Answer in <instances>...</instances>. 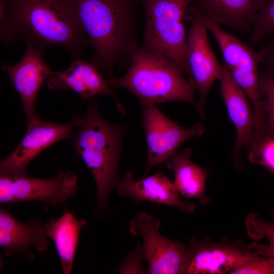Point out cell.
Masks as SVG:
<instances>
[{
    "label": "cell",
    "instance_id": "cell-25",
    "mask_svg": "<svg viewBox=\"0 0 274 274\" xmlns=\"http://www.w3.org/2000/svg\"><path fill=\"white\" fill-rule=\"evenodd\" d=\"M258 88L267 111L274 109V78L263 72L258 75Z\"/></svg>",
    "mask_w": 274,
    "mask_h": 274
},
{
    "label": "cell",
    "instance_id": "cell-5",
    "mask_svg": "<svg viewBox=\"0 0 274 274\" xmlns=\"http://www.w3.org/2000/svg\"><path fill=\"white\" fill-rule=\"evenodd\" d=\"M192 0H140L145 16L141 47L161 54L173 61L189 81L186 56L187 34L184 25Z\"/></svg>",
    "mask_w": 274,
    "mask_h": 274
},
{
    "label": "cell",
    "instance_id": "cell-9",
    "mask_svg": "<svg viewBox=\"0 0 274 274\" xmlns=\"http://www.w3.org/2000/svg\"><path fill=\"white\" fill-rule=\"evenodd\" d=\"M75 119L64 124L36 120L27 124L26 133L17 147L0 164L1 175L14 177L28 176L26 169L31 160L44 149L69 137Z\"/></svg>",
    "mask_w": 274,
    "mask_h": 274
},
{
    "label": "cell",
    "instance_id": "cell-12",
    "mask_svg": "<svg viewBox=\"0 0 274 274\" xmlns=\"http://www.w3.org/2000/svg\"><path fill=\"white\" fill-rule=\"evenodd\" d=\"M115 187L119 195L130 197L136 204L148 200L175 207L188 213L195 209L192 203L181 199L174 183L161 171L138 180L131 172H127Z\"/></svg>",
    "mask_w": 274,
    "mask_h": 274
},
{
    "label": "cell",
    "instance_id": "cell-18",
    "mask_svg": "<svg viewBox=\"0 0 274 274\" xmlns=\"http://www.w3.org/2000/svg\"><path fill=\"white\" fill-rule=\"evenodd\" d=\"M187 14L196 17L206 25L215 39L222 52L224 64L233 70L258 73L262 59L260 49L255 50L236 37L223 29L220 24L189 6Z\"/></svg>",
    "mask_w": 274,
    "mask_h": 274
},
{
    "label": "cell",
    "instance_id": "cell-6",
    "mask_svg": "<svg viewBox=\"0 0 274 274\" xmlns=\"http://www.w3.org/2000/svg\"><path fill=\"white\" fill-rule=\"evenodd\" d=\"M160 221L144 212L138 213L128 225L129 232L141 236L145 260L149 274L185 273L190 258L189 247L168 239L159 229Z\"/></svg>",
    "mask_w": 274,
    "mask_h": 274
},
{
    "label": "cell",
    "instance_id": "cell-8",
    "mask_svg": "<svg viewBox=\"0 0 274 274\" xmlns=\"http://www.w3.org/2000/svg\"><path fill=\"white\" fill-rule=\"evenodd\" d=\"M188 18L191 20L186 49L189 81L198 90L197 109L203 118L207 96L214 82L220 79L222 65L209 44L206 25L195 16L189 15Z\"/></svg>",
    "mask_w": 274,
    "mask_h": 274
},
{
    "label": "cell",
    "instance_id": "cell-10",
    "mask_svg": "<svg viewBox=\"0 0 274 274\" xmlns=\"http://www.w3.org/2000/svg\"><path fill=\"white\" fill-rule=\"evenodd\" d=\"M43 53L27 46L22 59L14 65L8 62L2 65L9 79L21 98L26 114L27 124L39 118L35 110L39 91L45 80L54 71L44 61Z\"/></svg>",
    "mask_w": 274,
    "mask_h": 274
},
{
    "label": "cell",
    "instance_id": "cell-13",
    "mask_svg": "<svg viewBox=\"0 0 274 274\" xmlns=\"http://www.w3.org/2000/svg\"><path fill=\"white\" fill-rule=\"evenodd\" d=\"M186 274H223L258 255L234 245L192 243Z\"/></svg>",
    "mask_w": 274,
    "mask_h": 274
},
{
    "label": "cell",
    "instance_id": "cell-7",
    "mask_svg": "<svg viewBox=\"0 0 274 274\" xmlns=\"http://www.w3.org/2000/svg\"><path fill=\"white\" fill-rule=\"evenodd\" d=\"M142 119L146 135L148 161L144 177L155 165L166 161L188 139L202 134L203 124L183 127L161 112L156 105L143 106Z\"/></svg>",
    "mask_w": 274,
    "mask_h": 274
},
{
    "label": "cell",
    "instance_id": "cell-26",
    "mask_svg": "<svg viewBox=\"0 0 274 274\" xmlns=\"http://www.w3.org/2000/svg\"><path fill=\"white\" fill-rule=\"evenodd\" d=\"M269 38L262 42L260 50L262 53V59L260 63L264 71L274 78V32L269 36Z\"/></svg>",
    "mask_w": 274,
    "mask_h": 274
},
{
    "label": "cell",
    "instance_id": "cell-20",
    "mask_svg": "<svg viewBox=\"0 0 274 274\" xmlns=\"http://www.w3.org/2000/svg\"><path fill=\"white\" fill-rule=\"evenodd\" d=\"M191 153L189 149L177 152L166 161V166L174 173V183L180 194L206 204L209 200L205 193L208 172L190 160Z\"/></svg>",
    "mask_w": 274,
    "mask_h": 274
},
{
    "label": "cell",
    "instance_id": "cell-22",
    "mask_svg": "<svg viewBox=\"0 0 274 274\" xmlns=\"http://www.w3.org/2000/svg\"><path fill=\"white\" fill-rule=\"evenodd\" d=\"M273 32L274 0H267L254 19L251 42L252 44L261 43Z\"/></svg>",
    "mask_w": 274,
    "mask_h": 274
},
{
    "label": "cell",
    "instance_id": "cell-29",
    "mask_svg": "<svg viewBox=\"0 0 274 274\" xmlns=\"http://www.w3.org/2000/svg\"><path fill=\"white\" fill-rule=\"evenodd\" d=\"M269 223L272 227H274V210L272 211V220Z\"/></svg>",
    "mask_w": 274,
    "mask_h": 274
},
{
    "label": "cell",
    "instance_id": "cell-3",
    "mask_svg": "<svg viewBox=\"0 0 274 274\" xmlns=\"http://www.w3.org/2000/svg\"><path fill=\"white\" fill-rule=\"evenodd\" d=\"M77 129L74 139L75 149L92 173L97 188V206L107 203L110 192L120 179L118 160L125 128L107 122L95 104L86 113L75 119Z\"/></svg>",
    "mask_w": 274,
    "mask_h": 274
},
{
    "label": "cell",
    "instance_id": "cell-21",
    "mask_svg": "<svg viewBox=\"0 0 274 274\" xmlns=\"http://www.w3.org/2000/svg\"><path fill=\"white\" fill-rule=\"evenodd\" d=\"M245 224L248 235L255 240L266 238L268 244L254 243L249 249L256 255L265 257H274V227L255 213H249Z\"/></svg>",
    "mask_w": 274,
    "mask_h": 274
},
{
    "label": "cell",
    "instance_id": "cell-16",
    "mask_svg": "<svg viewBox=\"0 0 274 274\" xmlns=\"http://www.w3.org/2000/svg\"><path fill=\"white\" fill-rule=\"evenodd\" d=\"M220 91L228 114L237 132L234 155L238 154L242 147L251 146L255 125L253 111L244 90L233 79L227 66L222 65Z\"/></svg>",
    "mask_w": 274,
    "mask_h": 274
},
{
    "label": "cell",
    "instance_id": "cell-1",
    "mask_svg": "<svg viewBox=\"0 0 274 274\" xmlns=\"http://www.w3.org/2000/svg\"><path fill=\"white\" fill-rule=\"evenodd\" d=\"M1 39L42 53L57 46L79 56L90 46L73 0H0Z\"/></svg>",
    "mask_w": 274,
    "mask_h": 274
},
{
    "label": "cell",
    "instance_id": "cell-11",
    "mask_svg": "<svg viewBox=\"0 0 274 274\" xmlns=\"http://www.w3.org/2000/svg\"><path fill=\"white\" fill-rule=\"evenodd\" d=\"M101 71L92 62L75 58L63 71L55 72L46 80L49 89L52 91L70 89L87 99L98 94H106L116 99L119 110L124 113L121 104L109 80H106Z\"/></svg>",
    "mask_w": 274,
    "mask_h": 274
},
{
    "label": "cell",
    "instance_id": "cell-14",
    "mask_svg": "<svg viewBox=\"0 0 274 274\" xmlns=\"http://www.w3.org/2000/svg\"><path fill=\"white\" fill-rule=\"evenodd\" d=\"M45 226L38 219L22 223L9 211H0V246L7 256L17 252L23 254L28 260H34L30 249L39 252L45 251L48 246Z\"/></svg>",
    "mask_w": 274,
    "mask_h": 274
},
{
    "label": "cell",
    "instance_id": "cell-4",
    "mask_svg": "<svg viewBox=\"0 0 274 274\" xmlns=\"http://www.w3.org/2000/svg\"><path fill=\"white\" fill-rule=\"evenodd\" d=\"M183 74L166 56L140 47L128 72L121 77L108 80L113 87L123 88L133 93L142 106L183 101L197 108L196 88Z\"/></svg>",
    "mask_w": 274,
    "mask_h": 274
},
{
    "label": "cell",
    "instance_id": "cell-17",
    "mask_svg": "<svg viewBox=\"0 0 274 274\" xmlns=\"http://www.w3.org/2000/svg\"><path fill=\"white\" fill-rule=\"evenodd\" d=\"M267 0H192L196 10L219 24L250 37L254 19Z\"/></svg>",
    "mask_w": 274,
    "mask_h": 274
},
{
    "label": "cell",
    "instance_id": "cell-23",
    "mask_svg": "<svg viewBox=\"0 0 274 274\" xmlns=\"http://www.w3.org/2000/svg\"><path fill=\"white\" fill-rule=\"evenodd\" d=\"M229 274H274V257L257 255L232 269Z\"/></svg>",
    "mask_w": 274,
    "mask_h": 274
},
{
    "label": "cell",
    "instance_id": "cell-2",
    "mask_svg": "<svg viewBox=\"0 0 274 274\" xmlns=\"http://www.w3.org/2000/svg\"><path fill=\"white\" fill-rule=\"evenodd\" d=\"M94 49L92 61L108 77L127 68L140 48L136 30L140 0H73Z\"/></svg>",
    "mask_w": 274,
    "mask_h": 274
},
{
    "label": "cell",
    "instance_id": "cell-15",
    "mask_svg": "<svg viewBox=\"0 0 274 274\" xmlns=\"http://www.w3.org/2000/svg\"><path fill=\"white\" fill-rule=\"evenodd\" d=\"M13 189L16 202L38 201L48 210L63 203L76 194L77 178L72 172H63L49 179L15 177Z\"/></svg>",
    "mask_w": 274,
    "mask_h": 274
},
{
    "label": "cell",
    "instance_id": "cell-19",
    "mask_svg": "<svg viewBox=\"0 0 274 274\" xmlns=\"http://www.w3.org/2000/svg\"><path fill=\"white\" fill-rule=\"evenodd\" d=\"M86 224L66 210L60 218H51L44 225L47 236L54 243L64 274L72 272L80 232Z\"/></svg>",
    "mask_w": 274,
    "mask_h": 274
},
{
    "label": "cell",
    "instance_id": "cell-24",
    "mask_svg": "<svg viewBox=\"0 0 274 274\" xmlns=\"http://www.w3.org/2000/svg\"><path fill=\"white\" fill-rule=\"evenodd\" d=\"M142 245L138 244L136 250L129 254L124 262L118 267L121 273H144L145 269L142 265L144 260Z\"/></svg>",
    "mask_w": 274,
    "mask_h": 274
},
{
    "label": "cell",
    "instance_id": "cell-28",
    "mask_svg": "<svg viewBox=\"0 0 274 274\" xmlns=\"http://www.w3.org/2000/svg\"><path fill=\"white\" fill-rule=\"evenodd\" d=\"M259 155L265 163L274 169V142L268 140L263 145Z\"/></svg>",
    "mask_w": 274,
    "mask_h": 274
},
{
    "label": "cell",
    "instance_id": "cell-27",
    "mask_svg": "<svg viewBox=\"0 0 274 274\" xmlns=\"http://www.w3.org/2000/svg\"><path fill=\"white\" fill-rule=\"evenodd\" d=\"M15 177L1 175L0 178V203H16L13 184Z\"/></svg>",
    "mask_w": 274,
    "mask_h": 274
}]
</instances>
